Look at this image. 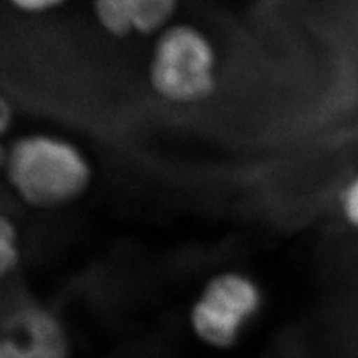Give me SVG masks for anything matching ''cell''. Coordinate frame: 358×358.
Listing matches in <instances>:
<instances>
[{
    "label": "cell",
    "mask_w": 358,
    "mask_h": 358,
    "mask_svg": "<svg viewBox=\"0 0 358 358\" xmlns=\"http://www.w3.org/2000/svg\"><path fill=\"white\" fill-rule=\"evenodd\" d=\"M97 26L108 36H155L176 20L181 0H92Z\"/></svg>",
    "instance_id": "5"
},
{
    "label": "cell",
    "mask_w": 358,
    "mask_h": 358,
    "mask_svg": "<svg viewBox=\"0 0 358 358\" xmlns=\"http://www.w3.org/2000/svg\"><path fill=\"white\" fill-rule=\"evenodd\" d=\"M14 122V108L9 105L8 99L3 97L2 106H0V127H2L3 133H8L9 127Z\"/></svg>",
    "instance_id": "9"
},
{
    "label": "cell",
    "mask_w": 358,
    "mask_h": 358,
    "mask_svg": "<svg viewBox=\"0 0 358 358\" xmlns=\"http://www.w3.org/2000/svg\"><path fill=\"white\" fill-rule=\"evenodd\" d=\"M220 76L217 45L189 21H175L154 36L148 85L164 103L189 108L215 94Z\"/></svg>",
    "instance_id": "2"
},
{
    "label": "cell",
    "mask_w": 358,
    "mask_h": 358,
    "mask_svg": "<svg viewBox=\"0 0 358 358\" xmlns=\"http://www.w3.org/2000/svg\"><path fill=\"white\" fill-rule=\"evenodd\" d=\"M71 0H6V3L22 15H47L63 8Z\"/></svg>",
    "instance_id": "8"
},
{
    "label": "cell",
    "mask_w": 358,
    "mask_h": 358,
    "mask_svg": "<svg viewBox=\"0 0 358 358\" xmlns=\"http://www.w3.org/2000/svg\"><path fill=\"white\" fill-rule=\"evenodd\" d=\"M71 354L69 333L48 308L24 305L5 318L0 358H71Z\"/></svg>",
    "instance_id": "4"
},
{
    "label": "cell",
    "mask_w": 358,
    "mask_h": 358,
    "mask_svg": "<svg viewBox=\"0 0 358 358\" xmlns=\"http://www.w3.org/2000/svg\"><path fill=\"white\" fill-rule=\"evenodd\" d=\"M264 291L254 276L227 268L208 278L188 310L194 338L209 350L227 352L239 346L264 308Z\"/></svg>",
    "instance_id": "3"
},
{
    "label": "cell",
    "mask_w": 358,
    "mask_h": 358,
    "mask_svg": "<svg viewBox=\"0 0 358 358\" xmlns=\"http://www.w3.org/2000/svg\"><path fill=\"white\" fill-rule=\"evenodd\" d=\"M338 206L343 222L358 231V172L343 184L338 199Z\"/></svg>",
    "instance_id": "7"
},
{
    "label": "cell",
    "mask_w": 358,
    "mask_h": 358,
    "mask_svg": "<svg viewBox=\"0 0 358 358\" xmlns=\"http://www.w3.org/2000/svg\"><path fill=\"white\" fill-rule=\"evenodd\" d=\"M2 167L15 197L31 209L54 210L80 200L94 167L76 142L51 131L20 134L5 145Z\"/></svg>",
    "instance_id": "1"
},
{
    "label": "cell",
    "mask_w": 358,
    "mask_h": 358,
    "mask_svg": "<svg viewBox=\"0 0 358 358\" xmlns=\"http://www.w3.org/2000/svg\"><path fill=\"white\" fill-rule=\"evenodd\" d=\"M22 259L21 234L15 221L2 215L0 220V275L2 278L14 275Z\"/></svg>",
    "instance_id": "6"
}]
</instances>
